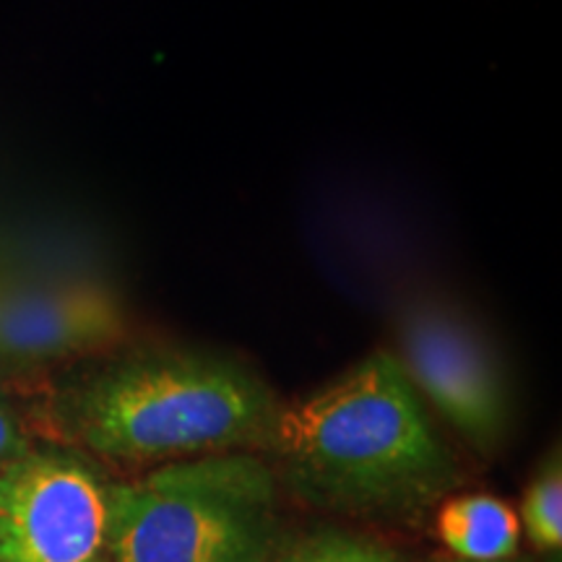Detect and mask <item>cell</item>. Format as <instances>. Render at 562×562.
I'll return each mask as SVG.
<instances>
[{"mask_svg":"<svg viewBox=\"0 0 562 562\" xmlns=\"http://www.w3.org/2000/svg\"><path fill=\"white\" fill-rule=\"evenodd\" d=\"M269 562H402L389 547L349 531H318L284 550H273Z\"/></svg>","mask_w":562,"mask_h":562,"instance_id":"cell-9","label":"cell"},{"mask_svg":"<svg viewBox=\"0 0 562 562\" xmlns=\"http://www.w3.org/2000/svg\"><path fill=\"white\" fill-rule=\"evenodd\" d=\"M30 438H26L24 425H21L19 414L13 412V406L5 402V396L0 393V469L9 467L11 461H16L19 456L30 451Z\"/></svg>","mask_w":562,"mask_h":562,"instance_id":"cell-10","label":"cell"},{"mask_svg":"<svg viewBox=\"0 0 562 562\" xmlns=\"http://www.w3.org/2000/svg\"><path fill=\"white\" fill-rule=\"evenodd\" d=\"M461 562H467V560H461ZM503 562H526V560H503Z\"/></svg>","mask_w":562,"mask_h":562,"instance_id":"cell-12","label":"cell"},{"mask_svg":"<svg viewBox=\"0 0 562 562\" xmlns=\"http://www.w3.org/2000/svg\"><path fill=\"white\" fill-rule=\"evenodd\" d=\"M547 562H560V554H554V558H550Z\"/></svg>","mask_w":562,"mask_h":562,"instance_id":"cell-11","label":"cell"},{"mask_svg":"<svg viewBox=\"0 0 562 562\" xmlns=\"http://www.w3.org/2000/svg\"><path fill=\"white\" fill-rule=\"evenodd\" d=\"M110 562H269L279 482L261 453L159 463L108 490Z\"/></svg>","mask_w":562,"mask_h":562,"instance_id":"cell-3","label":"cell"},{"mask_svg":"<svg viewBox=\"0 0 562 562\" xmlns=\"http://www.w3.org/2000/svg\"><path fill=\"white\" fill-rule=\"evenodd\" d=\"M539 550L560 552L562 547V467L560 453L547 456L533 482L526 487L521 518Z\"/></svg>","mask_w":562,"mask_h":562,"instance_id":"cell-8","label":"cell"},{"mask_svg":"<svg viewBox=\"0 0 562 562\" xmlns=\"http://www.w3.org/2000/svg\"><path fill=\"white\" fill-rule=\"evenodd\" d=\"M263 456L279 487L341 513H417L461 482L459 456L389 349L281 404Z\"/></svg>","mask_w":562,"mask_h":562,"instance_id":"cell-1","label":"cell"},{"mask_svg":"<svg viewBox=\"0 0 562 562\" xmlns=\"http://www.w3.org/2000/svg\"><path fill=\"white\" fill-rule=\"evenodd\" d=\"M442 544L467 562L513 560L521 542V521L508 503L492 495H461L438 513Z\"/></svg>","mask_w":562,"mask_h":562,"instance_id":"cell-7","label":"cell"},{"mask_svg":"<svg viewBox=\"0 0 562 562\" xmlns=\"http://www.w3.org/2000/svg\"><path fill=\"white\" fill-rule=\"evenodd\" d=\"M110 482L66 446L0 469V562H108Z\"/></svg>","mask_w":562,"mask_h":562,"instance_id":"cell-5","label":"cell"},{"mask_svg":"<svg viewBox=\"0 0 562 562\" xmlns=\"http://www.w3.org/2000/svg\"><path fill=\"white\" fill-rule=\"evenodd\" d=\"M128 318L100 284L0 286V368L32 370L115 349Z\"/></svg>","mask_w":562,"mask_h":562,"instance_id":"cell-6","label":"cell"},{"mask_svg":"<svg viewBox=\"0 0 562 562\" xmlns=\"http://www.w3.org/2000/svg\"><path fill=\"white\" fill-rule=\"evenodd\" d=\"M281 412L240 357L193 344H146L87 357L53 396V417L83 451L121 463L266 453Z\"/></svg>","mask_w":562,"mask_h":562,"instance_id":"cell-2","label":"cell"},{"mask_svg":"<svg viewBox=\"0 0 562 562\" xmlns=\"http://www.w3.org/2000/svg\"><path fill=\"white\" fill-rule=\"evenodd\" d=\"M406 378L476 453L490 456L510 430V389L490 341L467 315L435 297H414L396 318Z\"/></svg>","mask_w":562,"mask_h":562,"instance_id":"cell-4","label":"cell"}]
</instances>
